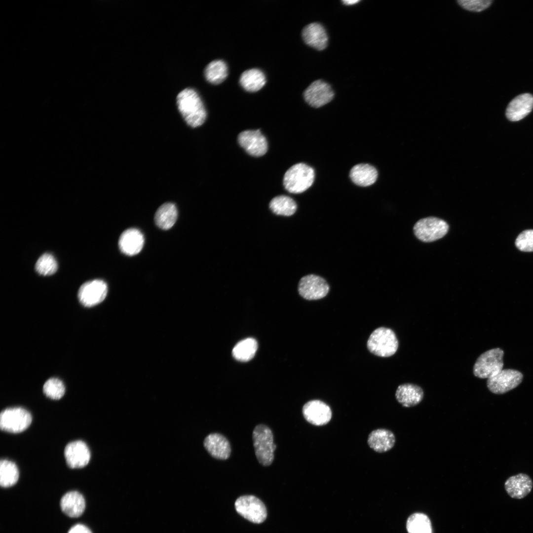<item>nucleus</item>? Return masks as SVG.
Returning a JSON list of instances; mask_svg holds the SVG:
<instances>
[{"mask_svg": "<svg viewBox=\"0 0 533 533\" xmlns=\"http://www.w3.org/2000/svg\"><path fill=\"white\" fill-rule=\"evenodd\" d=\"M329 286L325 279L314 274L302 277L298 285L299 294L307 300H316L325 297Z\"/></svg>", "mask_w": 533, "mask_h": 533, "instance_id": "nucleus-11", "label": "nucleus"}, {"mask_svg": "<svg viewBox=\"0 0 533 533\" xmlns=\"http://www.w3.org/2000/svg\"><path fill=\"white\" fill-rule=\"evenodd\" d=\"M503 351L499 348L488 350L477 359L473 369L474 375L488 379L501 371L503 367Z\"/></svg>", "mask_w": 533, "mask_h": 533, "instance_id": "nucleus-5", "label": "nucleus"}, {"mask_svg": "<svg viewBox=\"0 0 533 533\" xmlns=\"http://www.w3.org/2000/svg\"><path fill=\"white\" fill-rule=\"evenodd\" d=\"M302 412L305 420L316 426L326 425L332 416L330 407L319 400H312L306 402L303 407Z\"/></svg>", "mask_w": 533, "mask_h": 533, "instance_id": "nucleus-14", "label": "nucleus"}, {"mask_svg": "<svg viewBox=\"0 0 533 533\" xmlns=\"http://www.w3.org/2000/svg\"><path fill=\"white\" fill-rule=\"evenodd\" d=\"M58 265L54 256L49 253L42 255L38 260L35 269L38 273L42 275H50L57 270Z\"/></svg>", "mask_w": 533, "mask_h": 533, "instance_id": "nucleus-32", "label": "nucleus"}, {"mask_svg": "<svg viewBox=\"0 0 533 533\" xmlns=\"http://www.w3.org/2000/svg\"><path fill=\"white\" fill-rule=\"evenodd\" d=\"M178 211L176 205L171 202L162 204L154 215V222L160 228L167 230L171 228L176 222Z\"/></svg>", "mask_w": 533, "mask_h": 533, "instance_id": "nucleus-25", "label": "nucleus"}, {"mask_svg": "<svg viewBox=\"0 0 533 533\" xmlns=\"http://www.w3.org/2000/svg\"><path fill=\"white\" fill-rule=\"evenodd\" d=\"M178 109L186 122L195 128L204 122L207 113L203 103L197 92L193 89L187 88L177 95Z\"/></svg>", "mask_w": 533, "mask_h": 533, "instance_id": "nucleus-1", "label": "nucleus"}, {"mask_svg": "<svg viewBox=\"0 0 533 533\" xmlns=\"http://www.w3.org/2000/svg\"><path fill=\"white\" fill-rule=\"evenodd\" d=\"M492 1L491 0H461L457 2L461 7L467 10L480 12L490 6Z\"/></svg>", "mask_w": 533, "mask_h": 533, "instance_id": "nucleus-35", "label": "nucleus"}, {"mask_svg": "<svg viewBox=\"0 0 533 533\" xmlns=\"http://www.w3.org/2000/svg\"><path fill=\"white\" fill-rule=\"evenodd\" d=\"M239 82L242 87L248 92H256L266 84L264 73L258 69L253 68L244 71L241 75Z\"/></svg>", "mask_w": 533, "mask_h": 533, "instance_id": "nucleus-26", "label": "nucleus"}, {"mask_svg": "<svg viewBox=\"0 0 533 533\" xmlns=\"http://www.w3.org/2000/svg\"><path fill=\"white\" fill-rule=\"evenodd\" d=\"M515 245L520 251L533 252V229H527L522 232L517 237Z\"/></svg>", "mask_w": 533, "mask_h": 533, "instance_id": "nucleus-34", "label": "nucleus"}, {"mask_svg": "<svg viewBox=\"0 0 533 533\" xmlns=\"http://www.w3.org/2000/svg\"><path fill=\"white\" fill-rule=\"evenodd\" d=\"M533 483L530 477L525 473H519L509 477L504 483L507 494L513 498H524L532 491Z\"/></svg>", "mask_w": 533, "mask_h": 533, "instance_id": "nucleus-16", "label": "nucleus"}, {"mask_svg": "<svg viewBox=\"0 0 533 533\" xmlns=\"http://www.w3.org/2000/svg\"><path fill=\"white\" fill-rule=\"evenodd\" d=\"M407 529L408 533H432L430 521L422 513L411 515L407 522Z\"/></svg>", "mask_w": 533, "mask_h": 533, "instance_id": "nucleus-31", "label": "nucleus"}, {"mask_svg": "<svg viewBox=\"0 0 533 533\" xmlns=\"http://www.w3.org/2000/svg\"><path fill=\"white\" fill-rule=\"evenodd\" d=\"M258 348L255 339L248 338L238 342L232 349V355L237 360L247 362L254 356Z\"/></svg>", "mask_w": 533, "mask_h": 533, "instance_id": "nucleus-28", "label": "nucleus"}, {"mask_svg": "<svg viewBox=\"0 0 533 533\" xmlns=\"http://www.w3.org/2000/svg\"><path fill=\"white\" fill-rule=\"evenodd\" d=\"M334 96V92L330 85L320 79L312 82L304 93L305 101L314 108L327 104L332 101Z\"/></svg>", "mask_w": 533, "mask_h": 533, "instance_id": "nucleus-13", "label": "nucleus"}, {"mask_svg": "<svg viewBox=\"0 0 533 533\" xmlns=\"http://www.w3.org/2000/svg\"><path fill=\"white\" fill-rule=\"evenodd\" d=\"M449 229L448 224L444 220L427 217L418 221L414 226L415 235L425 242H432L444 236Z\"/></svg>", "mask_w": 533, "mask_h": 533, "instance_id": "nucleus-7", "label": "nucleus"}, {"mask_svg": "<svg viewBox=\"0 0 533 533\" xmlns=\"http://www.w3.org/2000/svg\"><path fill=\"white\" fill-rule=\"evenodd\" d=\"M108 292L107 285L102 280L95 279L83 283L78 292L79 302L85 307L93 306L105 299Z\"/></svg>", "mask_w": 533, "mask_h": 533, "instance_id": "nucleus-10", "label": "nucleus"}, {"mask_svg": "<svg viewBox=\"0 0 533 533\" xmlns=\"http://www.w3.org/2000/svg\"><path fill=\"white\" fill-rule=\"evenodd\" d=\"M523 374L513 369L502 370L487 380L489 390L496 394H502L515 388L522 381Z\"/></svg>", "mask_w": 533, "mask_h": 533, "instance_id": "nucleus-9", "label": "nucleus"}, {"mask_svg": "<svg viewBox=\"0 0 533 533\" xmlns=\"http://www.w3.org/2000/svg\"><path fill=\"white\" fill-rule=\"evenodd\" d=\"M367 442L369 447L375 452L384 453L393 447L395 438L390 430L380 428L372 431L369 434Z\"/></svg>", "mask_w": 533, "mask_h": 533, "instance_id": "nucleus-22", "label": "nucleus"}, {"mask_svg": "<svg viewBox=\"0 0 533 533\" xmlns=\"http://www.w3.org/2000/svg\"><path fill=\"white\" fill-rule=\"evenodd\" d=\"M205 449L213 457L226 459L230 456L231 449L228 439L219 433H211L206 437L203 442Z\"/></svg>", "mask_w": 533, "mask_h": 533, "instance_id": "nucleus-20", "label": "nucleus"}, {"mask_svg": "<svg viewBox=\"0 0 533 533\" xmlns=\"http://www.w3.org/2000/svg\"><path fill=\"white\" fill-rule=\"evenodd\" d=\"M533 109V96L529 93L520 94L508 104L506 115L512 121H519L527 115Z\"/></svg>", "mask_w": 533, "mask_h": 533, "instance_id": "nucleus-18", "label": "nucleus"}, {"mask_svg": "<svg viewBox=\"0 0 533 533\" xmlns=\"http://www.w3.org/2000/svg\"><path fill=\"white\" fill-rule=\"evenodd\" d=\"M305 42L318 50H322L327 46L328 36L324 27L318 23L306 25L302 31Z\"/></svg>", "mask_w": 533, "mask_h": 533, "instance_id": "nucleus-19", "label": "nucleus"}, {"mask_svg": "<svg viewBox=\"0 0 533 533\" xmlns=\"http://www.w3.org/2000/svg\"><path fill=\"white\" fill-rule=\"evenodd\" d=\"M64 456L67 464L72 468L83 467L88 463L90 459L88 447L80 440L68 444L64 450Z\"/></svg>", "mask_w": 533, "mask_h": 533, "instance_id": "nucleus-15", "label": "nucleus"}, {"mask_svg": "<svg viewBox=\"0 0 533 533\" xmlns=\"http://www.w3.org/2000/svg\"><path fill=\"white\" fill-rule=\"evenodd\" d=\"M228 74V66L222 60H215L210 62L204 71L206 80L214 84L222 83L225 80Z\"/></svg>", "mask_w": 533, "mask_h": 533, "instance_id": "nucleus-27", "label": "nucleus"}, {"mask_svg": "<svg viewBox=\"0 0 533 533\" xmlns=\"http://www.w3.org/2000/svg\"><path fill=\"white\" fill-rule=\"evenodd\" d=\"M315 178L314 169L304 163L295 164L285 172L283 178L285 189L292 193H300L307 190Z\"/></svg>", "mask_w": 533, "mask_h": 533, "instance_id": "nucleus-2", "label": "nucleus"}, {"mask_svg": "<svg viewBox=\"0 0 533 533\" xmlns=\"http://www.w3.org/2000/svg\"><path fill=\"white\" fill-rule=\"evenodd\" d=\"M269 206L275 214L286 216L292 215L297 209L295 201L291 197L284 195L273 198L270 201Z\"/></svg>", "mask_w": 533, "mask_h": 533, "instance_id": "nucleus-29", "label": "nucleus"}, {"mask_svg": "<svg viewBox=\"0 0 533 533\" xmlns=\"http://www.w3.org/2000/svg\"><path fill=\"white\" fill-rule=\"evenodd\" d=\"M18 469L15 463L7 459L0 461V484L4 488L15 485L19 478Z\"/></svg>", "mask_w": 533, "mask_h": 533, "instance_id": "nucleus-30", "label": "nucleus"}, {"mask_svg": "<svg viewBox=\"0 0 533 533\" xmlns=\"http://www.w3.org/2000/svg\"><path fill=\"white\" fill-rule=\"evenodd\" d=\"M234 506L240 515L254 523L263 522L267 516L265 505L260 499L253 495L240 496L236 500Z\"/></svg>", "mask_w": 533, "mask_h": 533, "instance_id": "nucleus-8", "label": "nucleus"}, {"mask_svg": "<svg viewBox=\"0 0 533 533\" xmlns=\"http://www.w3.org/2000/svg\"><path fill=\"white\" fill-rule=\"evenodd\" d=\"M349 177L355 184L367 187L375 183L378 178V172L375 167L370 164L360 163L351 168Z\"/></svg>", "mask_w": 533, "mask_h": 533, "instance_id": "nucleus-24", "label": "nucleus"}, {"mask_svg": "<svg viewBox=\"0 0 533 533\" xmlns=\"http://www.w3.org/2000/svg\"><path fill=\"white\" fill-rule=\"evenodd\" d=\"M62 511L70 517H77L84 512L85 508V499L81 494L76 491H71L65 494L60 501Z\"/></svg>", "mask_w": 533, "mask_h": 533, "instance_id": "nucleus-23", "label": "nucleus"}, {"mask_svg": "<svg viewBox=\"0 0 533 533\" xmlns=\"http://www.w3.org/2000/svg\"><path fill=\"white\" fill-rule=\"evenodd\" d=\"M359 1H360V0H342V2H343V4H344L345 5H353V4H356V3H358V2H359Z\"/></svg>", "mask_w": 533, "mask_h": 533, "instance_id": "nucleus-37", "label": "nucleus"}, {"mask_svg": "<svg viewBox=\"0 0 533 533\" xmlns=\"http://www.w3.org/2000/svg\"><path fill=\"white\" fill-rule=\"evenodd\" d=\"M45 395L52 399H59L64 395L65 387L63 382L57 378H50L47 380L43 386Z\"/></svg>", "mask_w": 533, "mask_h": 533, "instance_id": "nucleus-33", "label": "nucleus"}, {"mask_svg": "<svg viewBox=\"0 0 533 533\" xmlns=\"http://www.w3.org/2000/svg\"><path fill=\"white\" fill-rule=\"evenodd\" d=\"M368 350L380 357H388L394 354L398 347V341L391 329L380 327L370 335L367 341Z\"/></svg>", "mask_w": 533, "mask_h": 533, "instance_id": "nucleus-3", "label": "nucleus"}, {"mask_svg": "<svg viewBox=\"0 0 533 533\" xmlns=\"http://www.w3.org/2000/svg\"><path fill=\"white\" fill-rule=\"evenodd\" d=\"M144 237L138 229L130 228L125 230L118 239V247L120 251L127 256H134L142 249Z\"/></svg>", "mask_w": 533, "mask_h": 533, "instance_id": "nucleus-17", "label": "nucleus"}, {"mask_svg": "<svg viewBox=\"0 0 533 533\" xmlns=\"http://www.w3.org/2000/svg\"><path fill=\"white\" fill-rule=\"evenodd\" d=\"M32 417L29 411L22 407L8 408L0 415V427L2 430L13 433L21 432L31 424Z\"/></svg>", "mask_w": 533, "mask_h": 533, "instance_id": "nucleus-6", "label": "nucleus"}, {"mask_svg": "<svg viewBox=\"0 0 533 533\" xmlns=\"http://www.w3.org/2000/svg\"><path fill=\"white\" fill-rule=\"evenodd\" d=\"M252 437L255 455L259 462L264 466L270 465L276 448L273 443L271 429L264 424H259L254 429Z\"/></svg>", "mask_w": 533, "mask_h": 533, "instance_id": "nucleus-4", "label": "nucleus"}, {"mask_svg": "<svg viewBox=\"0 0 533 533\" xmlns=\"http://www.w3.org/2000/svg\"><path fill=\"white\" fill-rule=\"evenodd\" d=\"M237 140L240 146L252 156H262L267 151V140L260 129L243 131L239 134Z\"/></svg>", "mask_w": 533, "mask_h": 533, "instance_id": "nucleus-12", "label": "nucleus"}, {"mask_svg": "<svg viewBox=\"0 0 533 533\" xmlns=\"http://www.w3.org/2000/svg\"><path fill=\"white\" fill-rule=\"evenodd\" d=\"M68 533H92L90 530L85 526L81 524H77L72 527Z\"/></svg>", "mask_w": 533, "mask_h": 533, "instance_id": "nucleus-36", "label": "nucleus"}, {"mask_svg": "<svg viewBox=\"0 0 533 533\" xmlns=\"http://www.w3.org/2000/svg\"><path fill=\"white\" fill-rule=\"evenodd\" d=\"M397 401L405 407L417 405L423 399L424 392L418 385L413 383H404L399 385L395 392Z\"/></svg>", "mask_w": 533, "mask_h": 533, "instance_id": "nucleus-21", "label": "nucleus"}]
</instances>
